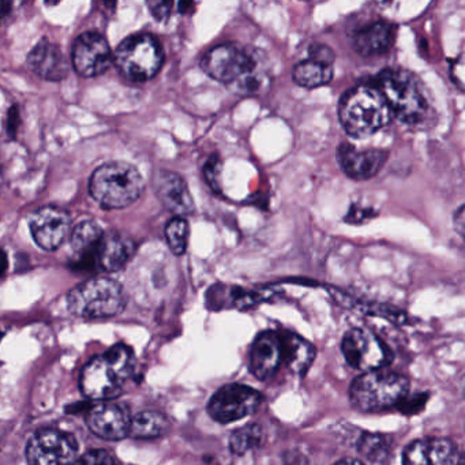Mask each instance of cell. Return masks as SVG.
<instances>
[{
    "mask_svg": "<svg viewBox=\"0 0 465 465\" xmlns=\"http://www.w3.org/2000/svg\"><path fill=\"white\" fill-rule=\"evenodd\" d=\"M391 113L372 81L353 86L342 94L339 119L350 137L366 138L388 126Z\"/></svg>",
    "mask_w": 465,
    "mask_h": 465,
    "instance_id": "cell-1",
    "label": "cell"
},
{
    "mask_svg": "<svg viewBox=\"0 0 465 465\" xmlns=\"http://www.w3.org/2000/svg\"><path fill=\"white\" fill-rule=\"evenodd\" d=\"M134 370V355L127 345L116 344L92 359L81 374L80 386L88 399H114L121 393Z\"/></svg>",
    "mask_w": 465,
    "mask_h": 465,
    "instance_id": "cell-2",
    "label": "cell"
},
{
    "mask_svg": "<svg viewBox=\"0 0 465 465\" xmlns=\"http://www.w3.org/2000/svg\"><path fill=\"white\" fill-rule=\"evenodd\" d=\"M203 72L217 83L250 92L260 85L258 62L247 48L232 43L209 50L201 61Z\"/></svg>",
    "mask_w": 465,
    "mask_h": 465,
    "instance_id": "cell-3",
    "label": "cell"
},
{
    "mask_svg": "<svg viewBox=\"0 0 465 465\" xmlns=\"http://www.w3.org/2000/svg\"><path fill=\"white\" fill-rule=\"evenodd\" d=\"M140 171L127 163H107L94 171L89 181V192L105 209H124L133 205L143 194Z\"/></svg>",
    "mask_w": 465,
    "mask_h": 465,
    "instance_id": "cell-4",
    "label": "cell"
},
{
    "mask_svg": "<svg viewBox=\"0 0 465 465\" xmlns=\"http://www.w3.org/2000/svg\"><path fill=\"white\" fill-rule=\"evenodd\" d=\"M372 83L382 94L391 115L407 124L423 121L429 105L415 75L404 69H385Z\"/></svg>",
    "mask_w": 465,
    "mask_h": 465,
    "instance_id": "cell-5",
    "label": "cell"
},
{
    "mask_svg": "<svg viewBox=\"0 0 465 465\" xmlns=\"http://www.w3.org/2000/svg\"><path fill=\"white\" fill-rule=\"evenodd\" d=\"M410 381L404 375L386 370L364 372L350 389L351 404L361 412H378L399 407L408 396Z\"/></svg>",
    "mask_w": 465,
    "mask_h": 465,
    "instance_id": "cell-6",
    "label": "cell"
},
{
    "mask_svg": "<svg viewBox=\"0 0 465 465\" xmlns=\"http://www.w3.org/2000/svg\"><path fill=\"white\" fill-rule=\"evenodd\" d=\"M67 306L77 317L108 318L124 312L126 298L118 282L96 277L73 288L67 295Z\"/></svg>",
    "mask_w": 465,
    "mask_h": 465,
    "instance_id": "cell-7",
    "label": "cell"
},
{
    "mask_svg": "<svg viewBox=\"0 0 465 465\" xmlns=\"http://www.w3.org/2000/svg\"><path fill=\"white\" fill-rule=\"evenodd\" d=\"M114 61L124 77L134 83H143L160 72L164 64V53L151 35H134L119 45Z\"/></svg>",
    "mask_w": 465,
    "mask_h": 465,
    "instance_id": "cell-8",
    "label": "cell"
},
{
    "mask_svg": "<svg viewBox=\"0 0 465 465\" xmlns=\"http://www.w3.org/2000/svg\"><path fill=\"white\" fill-rule=\"evenodd\" d=\"M341 351L348 364L363 372L381 370L391 359V351L382 340L363 328L351 329L344 334Z\"/></svg>",
    "mask_w": 465,
    "mask_h": 465,
    "instance_id": "cell-9",
    "label": "cell"
},
{
    "mask_svg": "<svg viewBox=\"0 0 465 465\" xmlns=\"http://www.w3.org/2000/svg\"><path fill=\"white\" fill-rule=\"evenodd\" d=\"M262 396L250 386L230 383L212 396L208 412L213 420L222 424L233 423L252 415L260 407Z\"/></svg>",
    "mask_w": 465,
    "mask_h": 465,
    "instance_id": "cell-10",
    "label": "cell"
},
{
    "mask_svg": "<svg viewBox=\"0 0 465 465\" xmlns=\"http://www.w3.org/2000/svg\"><path fill=\"white\" fill-rule=\"evenodd\" d=\"M78 443L74 435L59 430H42L26 449L31 465H72L77 460Z\"/></svg>",
    "mask_w": 465,
    "mask_h": 465,
    "instance_id": "cell-11",
    "label": "cell"
},
{
    "mask_svg": "<svg viewBox=\"0 0 465 465\" xmlns=\"http://www.w3.org/2000/svg\"><path fill=\"white\" fill-rule=\"evenodd\" d=\"M72 59L78 74L92 78L104 74L110 69L114 55L104 36L96 32H86L75 40Z\"/></svg>",
    "mask_w": 465,
    "mask_h": 465,
    "instance_id": "cell-12",
    "label": "cell"
},
{
    "mask_svg": "<svg viewBox=\"0 0 465 465\" xmlns=\"http://www.w3.org/2000/svg\"><path fill=\"white\" fill-rule=\"evenodd\" d=\"M69 214L56 206H45L35 212L29 220L32 236L37 246L47 252L58 250L66 241L70 231Z\"/></svg>",
    "mask_w": 465,
    "mask_h": 465,
    "instance_id": "cell-13",
    "label": "cell"
},
{
    "mask_svg": "<svg viewBox=\"0 0 465 465\" xmlns=\"http://www.w3.org/2000/svg\"><path fill=\"white\" fill-rule=\"evenodd\" d=\"M402 465H462V456L450 440L423 438L407 446Z\"/></svg>",
    "mask_w": 465,
    "mask_h": 465,
    "instance_id": "cell-14",
    "label": "cell"
},
{
    "mask_svg": "<svg viewBox=\"0 0 465 465\" xmlns=\"http://www.w3.org/2000/svg\"><path fill=\"white\" fill-rule=\"evenodd\" d=\"M389 152L381 149L359 151L351 143H341L337 149V163L342 173L353 181H367L381 173Z\"/></svg>",
    "mask_w": 465,
    "mask_h": 465,
    "instance_id": "cell-15",
    "label": "cell"
},
{
    "mask_svg": "<svg viewBox=\"0 0 465 465\" xmlns=\"http://www.w3.org/2000/svg\"><path fill=\"white\" fill-rule=\"evenodd\" d=\"M104 232L97 223L83 222L72 233L73 257L70 266L78 272L99 271V247Z\"/></svg>",
    "mask_w": 465,
    "mask_h": 465,
    "instance_id": "cell-16",
    "label": "cell"
},
{
    "mask_svg": "<svg viewBox=\"0 0 465 465\" xmlns=\"http://www.w3.org/2000/svg\"><path fill=\"white\" fill-rule=\"evenodd\" d=\"M153 190L160 203L176 217L187 216L194 211V201L189 186L178 173L157 171L153 176Z\"/></svg>",
    "mask_w": 465,
    "mask_h": 465,
    "instance_id": "cell-17",
    "label": "cell"
},
{
    "mask_svg": "<svg viewBox=\"0 0 465 465\" xmlns=\"http://www.w3.org/2000/svg\"><path fill=\"white\" fill-rule=\"evenodd\" d=\"M282 364V340L279 331H262L250 350V370L258 380L273 377Z\"/></svg>",
    "mask_w": 465,
    "mask_h": 465,
    "instance_id": "cell-18",
    "label": "cell"
},
{
    "mask_svg": "<svg viewBox=\"0 0 465 465\" xmlns=\"http://www.w3.org/2000/svg\"><path fill=\"white\" fill-rule=\"evenodd\" d=\"M132 418L124 407L113 402H103L92 408L88 415V427L97 437L118 440L129 435Z\"/></svg>",
    "mask_w": 465,
    "mask_h": 465,
    "instance_id": "cell-19",
    "label": "cell"
},
{
    "mask_svg": "<svg viewBox=\"0 0 465 465\" xmlns=\"http://www.w3.org/2000/svg\"><path fill=\"white\" fill-rule=\"evenodd\" d=\"M28 66L35 74L48 81H62L69 74L66 56L59 45L45 39L29 53Z\"/></svg>",
    "mask_w": 465,
    "mask_h": 465,
    "instance_id": "cell-20",
    "label": "cell"
},
{
    "mask_svg": "<svg viewBox=\"0 0 465 465\" xmlns=\"http://www.w3.org/2000/svg\"><path fill=\"white\" fill-rule=\"evenodd\" d=\"M394 34L391 24L377 21L356 32L353 47L361 56L383 55L393 45Z\"/></svg>",
    "mask_w": 465,
    "mask_h": 465,
    "instance_id": "cell-21",
    "label": "cell"
},
{
    "mask_svg": "<svg viewBox=\"0 0 465 465\" xmlns=\"http://www.w3.org/2000/svg\"><path fill=\"white\" fill-rule=\"evenodd\" d=\"M282 340V364L293 374H306L315 359V347L292 331H279Z\"/></svg>",
    "mask_w": 465,
    "mask_h": 465,
    "instance_id": "cell-22",
    "label": "cell"
},
{
    "mask_svg": "<svg viewBox=\"0 0 465 465\" xmlns=\"http://www.w3.org/2000/svg\"><path fill=\"white\" fill-rule=\"evenodd\" d=\"M132 239L122 233H104L99 247V266L105 272H118L124 268L134 254Z\"/></svg>",
    "mask_w": 465,
    "mask_h": 465,
    "instance_id": "cell-23",
    "label": "cell"
},
{
    "mask_svg": "<svg viewBox=\"0 0 465 465\" xmlns=\"http://www.w3.org/2000/svg\"><path fill=\"white\" fill-rule=\"evenodd\" d=\"M331 78H333V66L312 58L299 62L292 70L293 83L302 88H320L331 83Z\"/></svg>",
    "mask_w": 465,
    "mask_h": 465,
    "instance_id": "cell-24",
    "label": "cell"
},
{
    "mask_svg": "<svg viewBox=\"0 0 465 465\" xmlns=\"http://www.w3.org/2000/svg\"><path fill=\"white\" fill-rule=\"evenodd\" d=\"M170 423L163 413L156 411H143L130 420L129 435L135 440H152L167 432Z\"/></svg>",
    "mask_w": 465,
    "mask_h": 465,
    "instance_id": "cell-25",
    "label": "cell"
},
{
    "mask_svg": "<svg viewBox=\"0 0 465 465\" xmlns=\"http://www.w3.org/2000/svg\"><path fill=\"white\" fill-rule=\"evenodd\" d=\"M356 449L370 461H385L391 451V440L382 434L363 432L356 442Z\"/></svg>",
    "mask_w": 465,
    "mask_h": 465,
    "instance_id": "cell-26",
    "label": "cell"
},
{
    "mask_svg": "<svg viewBox=\"0 0 465 465\" xmlns=\"http://www.w3.org/2000/svg\"><path fill=\"white\" fill-rule=\"evenodd\" d=\"M263 440L262 427L258 424H247L236 430L230 438V449L233 454L243 456L247 451L260 448Z\"/></svg>",
    "mask_w": 465,
    "mask_h": 465,
    "instance_id": "cell-27",
    "label": "cell"
},
{
    "mask_svg": "<svg viewBox=\"0 0 465 465\" xmlns=\"http://www.w3.org/2000/svg\"><path fill=\"white\" fill-rule=\"evenodd\" d=\"M189 223L183 217H175L168 222L165 227V238L173 254H184L189 243Z\"/></svg>",
    "mask_w": 465,
    "mask_h": 465,
    "instance_id": "cell-28",
    "label": "cell"
},
{
    "mask_svg": "<svg viewBox=\"0 0 465 465\" xmlns=\"http://www.w3.org/2000/svg\"><path fill=\"white\" fill-rule=\"evenodd\" d=\"M72 465H115V462L108 451L92 450L75 460Z\"/></svg>",
    "mask_w": 465,
    "mask_h": 465,
    "instance_id": "cell-29",
    "label": "cell"
},
{
    "mask_svg": "<svg viewBox=\"0 0 465 465\" xmlns=\"http://www.w3.org/2000/svg\"><path fill=\"white\" fill-rule=\"evenodd\" d=\"M427 400H429V394L419 393L412 397H405L399 404V410L401 411L405 415H415V413L423 411L426 407Z\"/></svg>",
    "mask_w": 465,
    "mask_h": 465,
    "instance_id": "cell-30",
    "label": "cell"
},
{
    "mask_svg": "<svg viewBox=\"0 0 465 465\" xmlns=\"http://www.w3.org/2000/svg\"><path fill=\"white\" fill-rule=\"evenodd\" d=\"M220 171H222V162H220L217 154H213L203 168V175H205V181L211 184L214 192H219Z\"/></svg>",
    "mask_w": 465,
    "mask_h": 465,
    "instance_id": "cell-31",
    "label": "cell"
},
{
    "mask_svg": "<svg viewBox=\"0 0 465 465\" xmlns=\"http://www.w3.org/2000/svg\"><path fill=\"white\" fill-rule=\"evenodd\" d=\"M173 2H165V0H152V2H148L149 10H151L152 15L157 21L168 20L171 12H173Z\"/></svg>",
    "mask_w": 465,
    "mask_h": 465,
    "instance_id": "cell-32",
    "label": "cell"
},
{
    "mask_svg": "<svg viewBox=\"0 0 465 465\" xmlns=\"http://www.w3.org/2000/svg\"><path fill=\"white\" fill-rule=\"evenodd\" d=\"M310 58L333 66L336 56H334L333 51H331V48L326 47V45H314L310 47Z\"/></svg>",
    "mask_w": 465,
    "mask_h": 465,
    "instance_id": "cell-33",
    "label": "cell"
},
{
    "mask_svg": "<svg viewBox=\"0 0 465 465\" xmlns=\"http://www.w3.org/2000/svg\"><path fill=\"white\" fill-rule=\"evenodd\" d=\"M374 214V212L370 208L364 209L361 208V206H352L344 220L345 222L352 223V224H361V223L371 219Z\"/></svg>",
    "mask_w": 465,
    "mask_h": 465,
    "instance_id": "cell-34",
    "label": "cell"
},
{
    "mask_svg": "<svg viewBox=\"0 0 465 465\" xmlns=\"http://www.w3.org/2000/svg\"><path fill=\"white\" fill-rule=\"evenodd\" d=\"M20 108H18V105H13V107L10 108L9 115H7V133H9L10 137L15 138L18 129H20Z\"/></svg>",
    "mask_w": 465,
    "mask_h": 465,
    "instance_id": "cell-35",
    "label": "cell"
},
{
    "mask_svg": "<svg viewBox=\"0 0 465 465\" xmlns=\"http://www.w3.org/2000/svg\"><path fill=\"white\" fill-rule=\"evenodd\" d=\"M282 465H312V460L302 450H290L284 454Z\"/></svg>",
    "mask_w": 465,
    "mask_h": 465,
    "instance_id": "cell-36",
    "label": "cell"
},
{
    "mask_svg": "<svg viewBox=\"0 0 465 465\" xmlns=\"http://www.w3.org/2000/svg\"><path fill=\"white\" fill-rule=\"evenodd\" d=\"M451 80L459 86L460 91L464 88V64H462V56H459L450 70Z\"/></svg>",
    "mask_w": 465,
    "mask_h": 465,
    "instance_id": "cell-37",
    "label": "cell"
},
{
    "mask_svg": "<svg viewBox=\"0 0 465 465\" xmlns=\"http://www.w3.org/2000/svg\"><path fill=\"white\" fill-rule=\"evenodd\" d=\"M464 205L460 206L453 214L454 230L459 232L460 236H464L465 230Z\"/></svg>",
    "mask_w": 465,
    "mask_h": 465,
    "instance_id": "cell-38",
    "label": "cell"
},
{
    "mask_svg": "<svg viewBox=\"0 0 465 465\" xmlns=\"http://www.w3.org/2000/svg\"><path fill=\"white\" fill-rule=\"evenodd\" d=\"M9 268V258H7L6 252L0 250V277H4Z\"/></svg>",
    "mask_w": 465,
    "mask_h": 465,
    "instance_id": "cell-39",
    "label": "cell"
},
{
    "mask_svg": "<svg viewBox=\"0 0 465 465\" xmlns=\"http://www.w3.org/2000/svg\"><path fill=\"white\" fill-rule=\"evenodd\" d=\"M334 465H363L361 461L355 459H342L337 461Z\"/></svg>",
    "mask_w": 465,
    "mask_h": 465,
    "instance_id": "cell-40",
    "label": "cell"
},
{
    "mask_svg": "<svg viewBox=\"0 0 465 465\" xmlns=\"http://www.w3.org/2000/svg\"><path fill=\"white\" fill-rule=\"evenodd\" d=\"M193 7H194V5L183 2V4H179V12L184 15V13L192 12Z\"/></svg>",
    "mask_w": 465,
    "mask_h": 465,
    "instance_id": "cell-41",
    "label": "cell"
},
{
    "mask_svg": "<svg viewBox=\"0 0 465 465\" xmlns=\"http://www.w3.org/2000/svg\"><path fill=\"white\" fill-rule=\"evenodd\" d=\"M0 339H2V333H0Z\"/></svg>",
    "mask_w": 465,
    "mask_h": 465,
    "instance_id": "cell-42",
    "label": "cell"
}]
</instances>
